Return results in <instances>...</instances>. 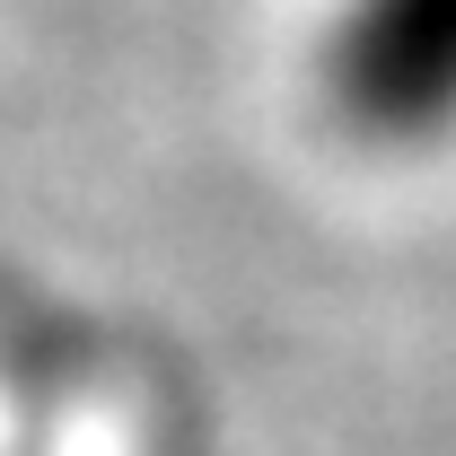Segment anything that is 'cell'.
I'll use <instances>...</instances> for the list:
<instances>
[{
  "instance_id": "6da1fadb",
  "label": "cell",
  "mask_w": 456,
  "mask_h": 456,
  "mask_svg": "<svg viewBox=\"0 0 456 456\" xmlns=\"http://www.w3.org/2000/svg\"><path fill=\"white\" fill-rule=\"evenodd\" d=\"M307 79L325 123L369 159L456 150V0H334Z\"/></svg>"
}]
</instances>
